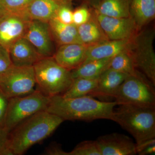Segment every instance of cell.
Here are the masks:
<instances>
[{"label": "cell", "instance_id": "cell-1", "mask_svg": "<svg viewBox=\"0 0 155 155\" xmlns=\"http://www.w3.org/2000/svg\"><path fill=\"white\" fill-rule=\"evenodd\" d=\"M116 101L97 100L90 95L65 98L61 95L50 97L45 111L65 120L94 121L105 119L113 120Z\"/></svg>", "mask_w": 155, "mask_h": 155}, {"label": "cell", "instance_id": "cell-2", "mask_svg": "<svg viewBox=\"0 0 155 155\" xmlns=\"http://www.w3.org/2000/svg\"><path fill=\"white\" fill-rule=\"evenodd\" d=\"M59 116L40 111L23 120L9 132L8 147L13 155L23 154L49 137L64 122Z\"/></svg>", "mask_w": 155, "mask_h": 155}, {"label": "cell", "instance_id": "cell-3", "mask_svg": "<svg viewBox=\"0 0 155 155\" xmlns=\"http://www.w3.org/2000/svg\"><path fill=\"white\" fill-rule=\"evenodd\" d=\"M114 110L112 121L135 139L136 146L155 138V107L123 104Z\"/></svg>", "mask_w": 155, "mask_h": 155}, {"label": "cell", "instance_id": "cell-4", "mask_svg": "<svg viewBox=\"0 0 155 155\" xmlns=\"http://www.w3.org/2000/svg\"><path fill=\"white\" fill-rule=\"evenodd\" d=\"M33 68L37 88L47 96L63 94L73 81L71 71L58 64L52 57L42 58Z\"/></svg>", "mask_w": 155, "mask_h": 155}, {"label": "cell", "instance_id": "cell-5", "mask_svg": "<svg viewBox=\"0 0 155 155\" xmlns=\"http://www.w3.org/2000/svg\"><path fill=\"white\" fill-rule=\"evenodd\" d=\"M153 29L145 28L139 31L130 39L127 51L129 53L135 68L155 86V38Z\"/></svg>", "mask_w": 155, "mask_h": 155}, {"label": "cell", "instance_id": "cell-6", "mask_svg": "<svg viewBox=\"0 0 155 155\" xmlns=\"http://www.w3.org/2000/svg\"><path fill=\"white\" fill-rule=\"evenodd\" d=\"M154 85L142 73L128 75L121 84L114 97L118 105L155 107Z\"/></svg>", "mask_w": 155, "mask_h": 155}, {"label": "cell", "instance_id": "cell-7", "mask_svg": "<svg viewBox=\"0 0 155 155\" xmlns=\"http://www.w3.org/2000/svg\"><path fill=\"white\" fill-rule=\"evenodd\" d=\"M50 97L37 88L29 94L9 99L5 128L10 132L14 127L34 114L45 110Z\"/></svg>", "mask_w": 155, "mask_h": 155}, {"label": "cell", "instance_id": "cell-8", "mask_svg": "<svg viewBox=\"0 0 155 155\" xmlns=\"http://www.w3.org/2000/svg\"><path fill=\"white\" fill-rule=\"evenodd\" d=\"M36 85L33 66L12 65L0 73V89L9 99L29 94Z\"/></svg>", "mask_w": 155, "mask_h": 155}, {"label": "cell", "instance_id": "cell-9", "mask_svg": "<svg viewBox=\"0 0 155 155\" xmlns=\"http://www.w3.org/2000/svg\"><path fill=\"white\" fill-rule=\"evenodd\" d=\"M31 19L26 14L6 12L0 17V45L10 49L23 37Z\"/></svg>", "mask_w": 155, "mask_h": 155}, {"label": "cell", "instance_id": "cell-10", "mask_svg": "<svg viewBox=\"0 0 155 155\" xmlns=\"http://www.w3.org/2000/svg\"><path fill=\"white\" fill-rule=\"evenodd\" d=\"M94 14L109 40H124L132 38L139 31L131 17L117 18Z\"/></svg>", "mask_w": 155, "mask_h": 155}, {"label": "cell", "instance_id": "cell-11", "mask_svg": "<svg viewBox=\"0 0 155 155\" xmlns=\"http://www.w3.org/2000/svg\"><path fill=\"white\" fill-rule=\"evenodd\" d=\"M24 37L32 45L43 58L52 57V36L48 22L31 20Z\"/></svg>", "mask_w": 155, "mask_h": 155}, {"label": "cell", "instance_id": "cell-12", "mask_svg": "<svg viewBox=\"0 0 155 155\" xmlns=\"http://www.w3.org/2000/svg\"><path fill=\"white\" fill-rule=\"evenodd\" d=\"M96 141L101 155L137 154L136 144L129 137L113 133L101 136Z\"/></svg>", "mask_w": 155, "mask_h": 155}, {"label": "cell", "instance_id": "cell-13", "mask_svg": "<svg viewBox=\"0 0 155 155\" xmlns=\"http://www.w3.org/2000/svg\"><path fill=\"white\" fill-rule=\"evenodd\" d=\"M87 47L80 44L61 45L52 57L58 64L71 71L79 67L85 61Z\"/></svg>", "mask_w": 155, "mask_h": 155}, {"label": "cell", "instance_id": "cell-14", "mask_svg": "<svg viewBox=\"0 0 155 155\" xmlns=\"http://www.w3.org/2000/svg\"><path fill=\"white\" fill-rule=\"evenodd\" d=\"M128 75L108 68L100 75L96 87L88 95L94 97L114 98L119 87Z\"/></svg>", "mask_w": 155, "mask_h": 155}, {"label": "cell", "instance_id": "cell-15", "mask_svg": "<svg viewBox=\"0 0 155 155\" xmlns=\"http://www.w3.org/2000/svg\"><path fill=\"white\" fill-rule=\"evenodd\" d=\"M9 51L12 64L19 67L33 66L43 58L24 37L15 42Z\"/></svg>", "mask_w": 155, "mask_h": 155}, {"label": "cell", "instance_id": "cell-16", "mask_svg": "<svg viewBox=\"0 0 155 155\" xmlns=\"http://www.w3.org/2000/svg\"><path fill=\"white\" fill-rule=\"evenodd\" d=\"M130 40H108L88 46L86 58L83 63L94 60L113 58L119 53L127 49Z\"/></svg>", "mask_w": 155, "mask_h": 155}, {"label": "cell", "instance_id": "cell-17", "mask_svg": "<svg viewBox=\"0 0 155 155\" xmlns=\"http://www.w3.org/2000/svg\"><path fill=\"white\" fill-rule=\"evenodd\" d=\"M68 0H33L26 14L31 20L48 22L54 18L58 9Z\"/></svg>", "mask_w": 155, "mask_h": 155}, {"label": "cell", "instance_id": "cell-18", "mask_svg": "<svg viewBox=\"0 0 155 155\" xmlns=\"http://www.w3.org/2000/svg\"><path fill=\"white\" fill-rule=\"evenodd\" d=\"M48 23L53 39L59 46L73 43L82 44L77 26L74 23L65 24L60 22L56 17L50 19Z\"/></svg>", "mask_w": 155, "mask_h": 155}, {"label": "cell", "instance_id": "cell-19", "mask_svg": "<svg viewBox=\"0 0 155 155\" xmlns=\"http://www.w3.org/2000/svg\"><path fill=\"white\" fill-rule=\"evenodd\" d=\"M130 17L141 30L155 19V0H131Z\"/></svg>", "mask_w": 155, "mask_h": 155}, {"label": "cell", "instance_id": "cell-20", "mask_svg": "<svg viewBox=\"0 0 155 155\" xmlns=\"http://www.w3.org/2000/svg\"><path fill=\"white\" fill-rule=\"evenodd\" d=\"M77 27L81 41L87 46L109 40L100 26L93 12L92 16L87 22Z\"/></svg>", "mask_w": 155, "mask_h": 155}, {"label": "cell", "instance_id": "cell-21", "mask_svg": "<svg viewBox=\"0 0 155 155\" xmlns=\"http://www.w3.org/2000/svg\"><path fill=\"white\" fill-rule=\"evenodd\" d=\"M131 0H101L94 11L98 14L117 18L130 17Z\"/></svg>", "mask_w": 155, "mask_h": 155}, {"label": "cell", "instance_id": "cell-22", "mask_svg": "<svg viewBox=\"0 0 155 155\" xmlns=\"http://www.w3.org/2000/svg\"><path fill=\"white\" fill-rule=\"evenodd\" d=\"M111 58L94 60L84 63L77 68L71 71L72 79L77 78H98L108 69Z\"/></svg>", "mask_w": 155, "mask_h": 155}, {"label": "cell", "instance_id": "cell-23", "mask_svg": "<svg viewBox=\"0 0 155 155\" xmlns=\"http://www.w3.org/2000/svg\"><path fill=\"white\" fill-rule=\"evenodd\" d=\"M98 80V78H74L69 88L61 95L65 98H72L88 95L96 87Z\"/></svg>", "mask_w": 155, "mask_h": 155}, {"label": "cell", "instance_id": "cell-24", "mask_svg": "<svg viewBox=\"0 0 155 155\" xmlns=\"http://www.w3.org/2000/svg\"><path fill=\"white\" fill-rule=\"evenodd\" d=\"M108 68L130 75H137L141 73L135 68L132 58L127 50L112 58Z\"/></svg>", "mask_w": 155, "mask_h": 155}, {"label": "cell", "instance_id": "cell-25", "mask_svg": "<svg viewBox=\"0 0 155 155\" xmlns=\"http://www.w3.org/2000/svg\"><path fill=\"white\" fill-rule=\"evenodd\" d=\"M68 155H101L96 140H85L78 143Z\"/></svg>", "mask_w": 155, "mask_h": 155}, {"label": "cell", "instance_id": "cell-26", "mask_svg": "<svg viewBox=\"0 0 155 155\" xmlns=\"http://www.w3.org/2000/svg\"><path fill=\"white\" fill-rule=\"evenodd\" d=\"M6 12L26 14L28 7L33 0H1Z\"/></svg>", "mask_w": 155, "mask_h": 155}, {"label": "cell", "instance_id": "cell-27", "mask_svg": "<svg viewBox=\"0 0 155 155\" xmlns=\"http://www.w3.org/2000/svg\"><path fill=\"white\" fill-rule=\"evenodd\" d=\"M88 6L84 3L82 5L73 11V23L76 26L87 22L92 16L93 13L90 10Z\"/></svg>", "mask_w": 155, "mask_h": 155}, {"label": "cell", "instance_id": "cell-28", "mask_svg": "<svg viewBox=\"0 0 155 155\" xmlns=\"http://www.w3.org/2000/svg\"><path fill=\"white\" fill-rule=\"evenodd\" d=\"M71 6V0H68L58 9L54 17L65 24L73 23V11Z\"/></svg>", "mask_w": 155, "mask_h": 155}, {"label": "cell", "instance_id": "cell-29", "mask_svg": "<svg viewBox=\"0 0 155 155\" xmlns=\"http://www.w3.org/2000/svg\"><path fill=\"white\" fill-rule=\"evenodd\" d=\"M9 132L0 126V155H13L8 147Z\"/></svg>", "mask_w": 155, "mask_h": 155}, {"label": "cell", "instance_id": "cell-30", "mask_svg": "<svg viewBox=\"0 0 155 155\" xmlns=\"http://www.w3.org/2000/svg\"><path fill=\"white\" fill-rule=\"evenodd\" d=\"M12 65L9 50L0 45V73L5 71Z\"/></svg>", "mask_w": 155, "mask_h": 155}, {"label": "cell", "instance_id": "cell-31", "mask_svg": "<svg viewBox=\"0 0 155 155\" xmlns=\"http://www.w3.org/2000/svg\"><path fill=\"white\" fill-rule=\"evenodd\" d=\"M9 100L8 98L0 89V126L4 127Z\"/></svg>", "mask_w": 155, "mask_h": 155}, {"label": "cell", "instance_id": "cell-32", "mask_svg": "<svg viewBox=\"0 0 155 155\" xmlns=\"http://www.w3.org/2000/svg\"><path fill=\"white\" fill-rule=\"evenodd\" d=\"M45 154L46 155H68L62 149L60 144H54L50 146L46 149Z\"/></svg>", "mask_w": 155, "mask_h": 155}, {"label": "cell", "instance_id": "cell-33", "mask_svg": "<svg viewBox=\"0 0 155 155\" xmlns=\"http://www.w3.org/2000/svg\"><path fill=\"white\" fill-rule=\"evenodd\" d=\"M155 153V144L150 145L149 146L139 153L140 155L153 154Z\"/></svg>", "mask_w": 155, "mask_h": 155}, {"label": "cell", "instance_id": "cell-34", "mask_svg": "<svg viewBox=\"0 0 155 155\" xmlns=\"http://www.w3.org/2000/svg\"><path fill=\"white\" fill-rule=\"evenodd\" d=\"M88 6H91L93 8H94L99 3L101 0H82Z\"/></svg>", "mask_w": 155, "mask_h": 155}, {"label": "cell", "instance_id": "cell-35", "mask_svg": "<svg viewBox=\"0 0 155 155\" xmlns=\"http://www.w3.org/2000/svg\"><path fill=\"white\" fill-rule=\"evenodd\" d=\"M6 11L5 9H4V7L2 5V1L0 0V17L2 15H3Z\"/></svg>", "mask_w": 155, "mask_h": 155}]
</instances>
